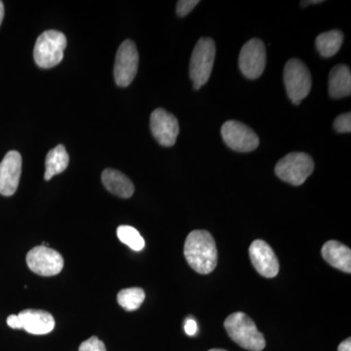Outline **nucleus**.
Returning a JSON list of instances; mask_svg holds the SVG:
<instances>
[{
  "instance_id": "obj_1",
  "label": "nucleus",
  "mask_w": 351,
  "mask_h": 351,
  "mask_svg": "<svg viewBox=\"0 0 351 351\" xmlns=\"http://www.w3.org/2000/svg\"><path fill=\"white\" fill-rule=\"evenodd\" d=\"M184 257L189 267L200 274H209L217 267L218 251L216 242L207 230H193L184 243Z\"/></svg>"
},
{
  "instance_id": "obj_2",
  "label": "nucleus",
  "mask_w": 351,
  "mask_h": 351,
  "mask_svg": "<svg viewBox=\"0 0 351 351\" xmlns=\"http://www.w3.org/2000/svg\"><path fill=\"white\" fill-rule=\"evenodd\" d=\"M228 336L244 350L262 351L265 348V339L258 331L255 322L243 313L230 314L225 321Z\"/></svg>"
},
{
  "instance_id": "obj_3",
  "label": "nucleus",
  "mask_w": 351,
  "mask_h": 351,
  "mask_svg": "<svg viewBox=\"0 0 351 351\" xmlns=\"http://www.w3.org/2000/svg\"><path fill=\"white\" fill-rule=\"evenodd\" d=\"M66 38L63 32L50 29L38 36L34 45V61L39 68L51 69L63 61Z\"/></svg>"
},
{
  "instance_id": "obj_4",
  "label": "nucleus",
  "mask_w": 351,
  "mask_h": 351,
  "mask_svg": "<svg viewBox=\"0 0 351 351\" xmlns=\"http://www.w3.org/2000/svg\"><path fill=\"white\" fill-rule=\"evenodd\" d=\"M215 57L216 45L213 39L200 38L193 49L189 64V75L193 80L195 90H199L209 80L213 69Z\"/></svg>"
},
{
  "instance_id": "obj_5",
  "label": "nucleus",
  "mask_w": 351,
  "mask_h": 351,
  "mask_svg": "<svg viewBox=\"0 0 351 351\" xmlns=\"http://www.w3.org/2000/svg\"><path fill=\"white\" fill-rule=\"evenodd\" d=\"M313 170V159L304 152H291L281 158L276 166L277 177L295 186L304 184Z\"/></svg>"
},
{
  "instance_id": "obj_6",
  "label": "nucleus",
  "mask_w": 351,
  "mask_h": 351,
  "mask_svg": "<svg viewBox=\"0 0 351 351\" xmlns=\"http://www.w3.org/2000/svg\"><path fill=\"white\" fill-rule=\"evenodd\" d=\"M284 83L289 99L293 105L299 106L311 92V71L299 59L289 60L284 68Z\"/></svg>"
},
{
  "instance_id": "obj_7",
  "label": "nucleus",
  "mask_w": 351,
  "mask_h": 351,
  "mask_svg": "<svg viewBox=\"0 0 351 351\" xmlns=\"http://www.w3.org/2000/svg\"><path fill=\"white\" fill-rule=\"evenodd\" d=\"M138 53L137 46L130 39L123 41L117 50L114 64V80L119 87L131 84L137 75Z\"/></svg>"
},
{
  "instance_id": "obj_8",
  "label": "nucleus",
  "mask_w": 351,
  "mask_h": 351,
  "mask_svg": "<svg viewBox=\"0 0 351 351\" xmlns=\"http://www.w3.org/2000/svg\"><path fill=\"white\" fill-rule=\"evenodd\" d=\"M221 132L226 145L233 151L250 152L260 145L257 134L241 122L228 120L221 126Z\"/></svg>"
},
{
  "instance_id": "obj_9",
  "label": "nucleus",
  "mask_w": 351,
  "mask_h": 351,
  "mask_svg": "<svg viewBox=\"0 0 351 351\" xmlns=\"http://www.w3.org/2000/svg\"><path fill=\"white\" fill-rule=\"evenodd\" d=\"M27 263L29 269L38 276H55L63 269L64 258L59 252L40 245L27 253Z\"/></svg>"
},
{
  "instance_id": "obj_10",
  "label": "nucleus",
  "mask_w": 351,
  "mask_h": 351,
  "mask_svg": "<svg viewBox=\"0 0 351 351\" xmlns=\"http://www.w3.org/2000/svg\"><path fill=\"white\" fill-rule=\"evenodd\" d=\"M267 64V49L265 43L253 38L244 44L239 54V68L249 80H257L263 75Z\"/></svg>"
},
{
  "instance_id": "obj_11",
  "label": "nucleus",
  "mask_w": 351,
  "mask_h": 351,
  "mask_svg": "<svg viewBox=\"0 0 351 351\" xmlns=\"http://www.w3.org/2000/svg\"><path fill=\"white\" fill-rule=\"evenodd\" d=\"M151 130L159 144L172 147L179 135V122L172 113L163 108H156L151 115Z\"/></svg>"
},
{
  "instance_id": "obj_12",
  "label": "nucleus",
  "mask_w": 351,
  "mask_h": 351,
  "mask_svg": "<svg viewBox=\"0 0 351 351\" xmlns=\"http://www.w3.org/2000/svg\"><path fill=\"white\" fill-rule=\"evenodd\" d=\"M252 265L261 276L274 278L279 272V262L276 253L267 242L255 240L249 248Z\"/></svg>"
},
{
  "instance_id": "obj_13",
  "label": "nucleus",
  "mask_w": 351,
  "mask_h": 351,
  "mask_svg": "<svg viewBox=\"0 0 351 351\" xmlns=\"http://www.w3.org/2000/svg\"><path fill=\"white\" fill-rule=\"evenodd\" d=\"M22 163L19 152H7L0 163V195L11 196L16 193L22 174Z\"/></svg>"
},
{
  "instance_id": "obj_14",
  "label": "nucleus",
  "mask_w": 351,
  "mask_h": 351,
  "mask_svg": "<svg viewBox=\"0 0 351 351\" xmlns=\"http://www.w3.org/2000/svg\"><path fill=\"white\" fill-rule=\"evenodd\" d=\"M22 329L32 335H46L55 328L52 314L38 309H25L19 314Z\"/></svg>"
},
{
  "instance_id": "obj_15",
  "label": "nucleus",
  "mask_w": 351,
  "mask_h": 351,
  "mask_svg": "<svg viewBox=\"0 0 351 351\" xmlns=\"http://www.w3.org/2000/svg\"><path fill=\"white\" fill-rule=\"evenodd\" d=\"M322 257L330 265L341 271L351 272V250L346 245L330 240L323 245Z\"/></svg>"
},
{
  "instance_id": "obj_16",
  "label": "nucleus",
  "mask_w": 351,
  "mask_h": 351,
  "mask_svg": "<svg viewBox=\"0 0 351 351\" xmlns=\"http://www.w3.org/2000/svg\"><path fill=\"white\" fill-rule=\"evenodd\" d=\"M101 182L105 188L112 195L121 198H130L134 195L135 186L127 176L119 171L106 169L101 174Z\"/></svg>"
},
{
  "instance_id": "obj_17",
  "label": "nucleus",
  "mask_w": 351,
  "mask_h": 351,
  "mask_svg": "<svg viewBox=\"0 0 351 351\" xmlns=\"http://www.w3.org/2000/svg\"><path fill=\"white\" fill-rule=\"evenodd\" d=\"M329 94L334 99L350 96L351 73L346 64H338L330 71Z\"/></svg>"
},
{
  "instance_id": "obj_18",
  "label": "nucleus",
  "mask_w": 351,
  "mask_h": 351,
  "mask_svg": "<svg viewBox=\"0 0 351 351\" xmlns=\"http://www.w3.org/2000/svg\"><path fill=\"white\" fill-rule=\"evenodd\" d=\"M69 156L63 145H57L51 149L45 159V174L44 179L49 181L55 175L61 174L68 168Z\"/></svg>"
},
{
  "instance_id": "obj_19",
  "label": "nucleus",
  "mask_w": 351,
  "mask_h": 351,
  "mask_svg": "<svg viewBox=\"0 0 351 351\" xmlns=\"http://www.w3.org/2000/svg\"><path fill=\"white\" fill-rule=\"evenodd\" d=\"M343 43V34L339 29L323 32L316 38L315 44L321 56L330 58L336 55Z\"/></svg>"
},
{
  "instance_id": "obj_20",
  "label": "nucleus",
  "mask_w": 351,
  "mask_h": 351,
  "mask_svg": "<svg viewBox=\"0 0 351 351\" xmlns=\"http://www.w3.org/2000/svg\"><path fill=\"white\" fill-rule=\"evenodd\" d=\"M145 299V291L142 288L134 287L123 289L117 294L119 306L125 311H137Z\"/></svg>"
},
{
  "instance_id": "obj_21",
  "label": "nucleus",
  "mask_w": 351,
  "mask_h": 351,
  "mask_svg": "<svg viewBox=\"0 0 351 351\" xmlns=\"http://www.w3.org/2000/svg\"><path fill=\"white\" fill-rule=\"evenodd\" d=\"M117 233L120 241L130 247L132 250L142 251L145 248V239L133 226H120Z\"/></svg>"
},
{
  "instance_id": "obj_22",
  "label": "nucleus",
  "mask_w": 351,
  "mask_h": 351,
  "mask_svg": "<svg viewBox=\"0 0 351 351\" xmlns=\"http://www.w3.org/2000/svg\"><path fill=\"white\" fill-rule=\"evenodd\" d=\"M335 130L339 133H350L351 132V114L350 112L339 115L334 121Z\"/></svg>"
},
{
  "instance_id": "obj_23",
  "label": "nucleus",
  "mask_w": 351,
  "mask_h": 351,
  "mask_svg": "<svg viewBox=\"0 0 351 351\" xmlns=\"http://www.w3.org/2000/svg\"><path fill=\"white\" fill-rule=\"evenodd\" d=\"M78 351H107L106 350L105 343L100 341L97 337H91V338L83 341L80 346Z\"/></svg>"
},
{
  "instance_id": "obj_24",
  "label": "nucleus",
  "mask_w": 351,
  "mask_h": 351,
  "mask_svg": "<svg viewBox=\"0 0 351 351\" xmlns=\"http://www.w3.org/2000/svg\"><path fill=\"white\" fill-rule=\"evenodd\" d=\"M199 3L198 0H180L177 4V14L180 17H186Z\"/></svg>"
},
{
  "instance_id": "obj_25",
  "label": "nucleus",
  "mask_w": 351,
  "mask_h": 351,
  "mask_svg": "<svg viewBox=\"0 0 351 351\" xmlns=\"http://www.w3.org/2000/svg\"><path fill=\"white\" fill-rule=\"evenodd\" d=\"M184 331L189 336H195L197 332V323L193 318L189 317L184 322Z\"/></svg>"
},
{
  "instance_id": "obj_26",
  "label": "nucleus",
  "mask_w": 351,
  "mask_h": 351,
  "mask_svg": "<svg viewBox=\"0 0 351 351\" xmlns=\"http://www.w3.org/2000/svg\"><path fill=\"white\" fill-rule=\"evenodd\" d=\"M7 324L12 329H22V324H21V321L19 316L18 315H9L7 317Z\"/></svg>"
},
{
  "instance_id": "obj_27",
  "label": "nucleus",
  "mask_w": 351,
  "mask_h": 351,
  "mask_svg": "<svg viewBox=\"0 0 351 351\" xmlns=\"http://www.w3.org/2000/svg\"><path fill=\"white\" fill-rule=\"evenodd\" d=\"M338 351H351V339H346L339 346Z\"/></svg>"
},
{
  "instance_id": "obj_28",
  "label": "nucleus",
  "mask_w": 351,
  "mask_h": 351,
  "mask_svg": "<svg viewBox=\"0 0 351 351\" xmlns=\"http://www.w3.org/2000/svg\"><path fill=\"white\" fill-rule=\"evenodd\" d=\"M322 0H314V1H302L301 4L302 6H307L309 5V4H318V3H322Z\"/></svg>"
},
{
  "instance_id": "obj_29",
  "label": "nucleus",
  "mask_w": 351,
  "mask_h": 351,
  "mask_svg": "<svg viewBox=\"0 0 351 351\" xmlns=\"http://www.w3.org/2000/svg\"><path fill=\"white\" fill-rule=\"evenodd\" d=\"M4 18V5L3 2L0 1V25H1L2 21Z\"/></svg>"
},
{
  "instance_id": "obj_30",
  "label": "nucleus",
  "mask_w": 351,
  "mask_h": 351,
  "mask_svg": "<svg viewBox=\"0 0 351 351\" xmlns=\"http://www.w3.org/2000/svg\"><path fill=\"white\" fill-rule=\"evenodd\" d=\"M209 351H226V350H219V348H213V350H210Z\"/></svg>"
}]
</instances>
